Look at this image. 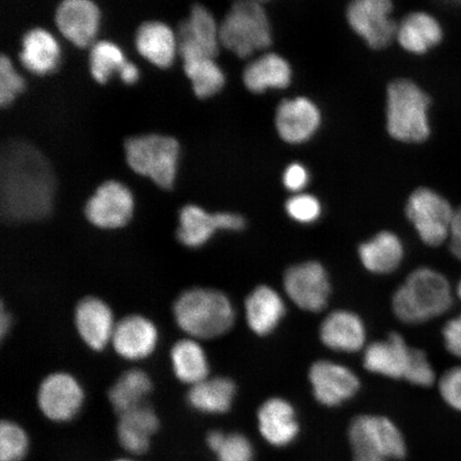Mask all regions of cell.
Wrapping results in <instances>:
<instances>
[{"label": "cell", "instance_id": "6da1fadb", "mask_svg": "<svg viewBox=\"0 0 461 461\" xmlns=\"http://www.w3.org/2000/svg\"><path fill=\"white\" fill-rule=\"evenodd\" d=\"M55 176L41 152L26 143L10 144L2 158V212L11 223L40 221L50 215Z\"/></svg>", "mask_w": 461, "mask_h": 461}, {"label": "cell", "instance_id": "7a4b0ae2", "mask_svg": "<svg viewBox=\"0 0 461 461\" xmlns=\"http://www.w3.org/2000/svg\"><path fill=\"white\" fill-rule=\"evenodd\" d=\"M454 294L445 275L429 267L409 274L392 298L397 319L417 325L437 319L451 310Z\"/></svg>", "mask_w": 461, "mask_h": 461}, {"label": "cell", "instance_id": "3957f363", "mask_svg": "<svg viewBox=\"0 0 461 461\" xmlns=\"http://www.w3.org/2000/svg\"><path fill=\"white\" fill-rule=\"evenodd\" d=\"M178 327L194 339L223 336L235 322V310L226 294L194 287L181 294L173 304Z\"/></svg>", "mask_w": 461, "mask_h": 461}, {"label": "cell", "instance_id": "277c9868", "mask_svg": "<svg viewBox=\"0 0 461 461\" xmlns=\"http://www.w3.org/2000/svg\"><path fill=\"white\" fill-rule=\"evenodd\" d=\"M430 97L411 79L400 78L388 86L385 119L393 140L403 143H422L431 132Z\"/></svg>", "mask_w": 461, "mask_h": 461}, {"label": "cell", "instance_id": "5b68a950", "mask_svg": "<svg viewBox=\"0 0 461 461\" xmlns=\"http://www.w3.org/2000/svg\"><path fill=\"white\" fill-rule=\"evenodd\" d=\"M219 27L221 45L239 58H249L273 43L272 25L258 0H235Z\"/></svg>", "mask_w": 461, "mask_h": 461}, {"label": "cell", "instance_id": "8992f818", "mask_svg": "<svg viewBox=\"0 0 461 461\" xmlns=\"http://www.w3.org/2000/svg\"><path fill=\"white\" fill-rule=\"evenodd\" d=\"M125 157L131 169L149 178L163 189H172L176 180L180 144L175 138L158 134L130 138Z\"/></svg>", "mask_w": 461, "mask_h": 461}, {"label": "cell", "instance_id": "52a82bcc", "mask_svg": "<svg viewBox=\"0 0 461 461\" xmlns=\"http://www.w3.org/2000/svg\"><path fill=\"white\" fill-rule=\"evenodd\" d=\"M455 210L436 190L420 187L409 195L405 212L425 245L439 247L449 240Z\"/></svg>", "mask_w": 461, "mask_h": 461}, {"label": "cell", "instance_id": "ba28073f", "mask_svg": "<svg viewBox=\"0 0 461 461\" xmlns=\"http://www.w3.org/2000/svg\"><path fill=\"white\" fill-rule=\"evenodd\" d=\"M392 0H351L346 19L357 36L375 50H384L395 41L397 23Z\"/></svg>", "mask_w": 461, "mask_h": 461}, {"label": "cell", "instance_id": "9c48e42d", "mask_svg": "<svg viewBox=\"0 0 461 461\" xmlns=\"http://www.w3.org/2000/svg\"><path fill=\"white\" fill-rule=\"evenodd\" d=\"M284 287L293 303L307 312H321L330 302V276L319 262L308 261L288 267L284 276Z\"/></svg>", "mask_w": 461, "mask_h": 461}, {"label": "cell", "instance_id": "30bf717a", "mask_svg": "<svg viewBox=\"0 0 461 461\" xmlns=\"http://www.w3.org/2000/svg\"><path fill=\"white\" fill-rule=\"evenodd\" d=\"M37 401L46 419L55 423H68L82 411L85 391L71 374L57 372L43 379Z\"/></svg>", "mask_w": 461, "mask_h": 461}, {"label": "cell", "instance_id": "8fae6325", "mask_svg": "<svg viewBox=\"0 0 461 461\" xmlns=\"http://www.w3.org/2000/svg\"><path fill=\"white\" fill-rule=\"evenodd\" d=\"M135 200L131 189L118 181H107L86 201L85 215L91 224L103 230L123 228L131 221Z\"/></svg>", "mask_w": 461, "mask_h": 461}, {"label": "cell", "instance_id": "7c38bea8", "mask_svg": "<svg viewBox=\"0 0 461 461\" xmlns=\"http://www.w3.org/2000/svg\"><path fill=\"white\" fill-rule=\"evenodd\" d=\"M178 53L183 62L214 58L221 48V27L204 5L195 4L177 32Z\"/></svg>", "mask_w": 461, "mask_h": 461}, {"label": "cell", "instance_id": "4fadbf2b", "mask_svg": "<svg viewBox=\"0 0 461 461\" xmlns=\"http://www.w3.org/2000/svg\"><path fill=\"white\" fill-rule=\"evenodd\" d=\"M349 440L354 451L378 454L390 459H402L407 453L402 432L387 418L362 416L351 422Z\"/></svg>", "mask_w": 461, "mask_h": 461}, {"label": "cell", "instance_id": "5bb4252c", "mask_svg": "<svg viewBox=\"0 0 461 461\" xmlns=\"http://www.w3.org/2000/svg\"><path fill=\"white\" fill-rule=\"evenodd\" d=\"M309 380L316 401L327 407L342 405L360 389V380L353 371L328 360L316 361L311 366Z\"/></svg>", "mask_w": 461, "mask_h": 461}, {"label": "cell", "instance_id": "9a60e30c", "mask_svg": "<svg viewBox=\"0 0 461 461\" xmlns=\"http://www.w3.org/2000/svg\"><path fill=\"white\" fill-rule=\"evenodd\" d=\"M321 113L313 101L298 96L279 104L275 115L276 132L288 144L307 142L319 131Z\"/></svg>", "mask_w": 461, "mask_h": 461}, {"label": "cell", "instance_id": "2e32d148", "mask_svg": "<svg viewBox=\"0 0 461 461\" xmlns=\"http://www.w3.org/2000/svg\"><path fill=\"white\" fill-rule=\"evenodd\" d=\"M58 31L77 48L94 43L101 23L99 7L92 0H62L55 16Z\"/></svg>", "mask_w": 461, "mask_h": 461}, {"label": "cell", "instance_id": "e0dca14e", "mask_svg": "<svg viewBox=\"0 0 461 461\" xmlns=\"http://www.w3.org/2000/svg\"><path fill=\"white\" fill-rule=\"evenodd\" d=\"M158 341L157 326L141 315L123 317L115 324L112 339L115 353L130 361L148 358L157 348Z\"/></svg>", "mask_w": 461, "mask_h": 461}, {"label": "cell", "instance_id": "ac0fdd59", "mask_svg": "<svg viewBox=\"0 0 461 461\" xmlns=\"http://www.w3.org/2000/svg\"><path fill=\"white\" fill-rule=\"evenodd\" d=\"M115 324L111 307L100 298L86 297L75 309V326L92 350L106 348L112 342Z\"/></svg>", "mask_w": 461, "mask_h": 461}, {"label": "cell", "instance_id": "d6986e66", "mask_svg": "<svg viewBox=\"0 0 461 461\" xmlns=\"http://www.w3.org/2000/svg\"><path fill=\"white\" fill-rule=\"evenodd\" d=\"M412 348L401 334L392 332L385 341L367 346L363 355V366L368 372L393 379H405L411 365Z\"/></svg>", "mask_w": 461, "mask_h": 461}, {"label": "cell", "instance_id": "ffe728a7", "mask_svg": "<svg viewBox=\"0 0 461 461\" xmlns=\"http://www.w3.org/2000/svg\"><path fill=\"white\" fill-rule=\"evenodd\" d=\"M322 344L339 353H358L365 348L366 330L360 316L348 310L333 311L322 321L320 328Z\"/></svg>", "mask_w": 461, "mask_h": 461}, {"label": "cell", "instance_id": "44dd1931", "mask_svg": "<svg viewBox=\"0 0 461 461\" xmlns=\"http://www.w3.org/2000/svg\"><path fill=\"white\" fill-rule=\"evenodd\" d=\"M258 423L264 439L276 447L290 446L298 436L295 409L278 397L265 402L258 409Z\"/></svg>", "mask_w": 461, "mask_h": 461}, {"label": "cell", "instance_id": "7402d4cb", "mask_svg": "<svg viewBox=\"0 0 461 461\" xmlns=\"http://www.w3.org/2000/svg\"><path fill=\"white\" fill-rule=\"evenodd\" d=\"M445 37L440 22L424 11L403 17L397 27L395 41L412 55H425L437 48Z\"/></svg>", "mask_w": 461, "mask_h": 461}, {"label": "cell", "instance_id": "603a6c76", "mask_svg": "<svg viewBox=\"0 0 461 461\" xmlns=\"http://www.w3.org/2000/svg\"><path fill=\"white\" fill-rule=\"evenodd\" d=\"M285 312V299L268 285L256 287L245 302L247 324L258 336L272 333L284 320Z\"/></svg>", "mask_w": 461, "mask_h": 461}, {"label": "cell", "instance_id": "cb8c5ba5", "mask_svg": "<svg viewBox=\"0 0 461 461\" xmlns=\"http://www.w3.org/2000/svg\"><path fill=\"white\" fill-rule=\"evenodd\" d=\"M136 49L144 59L159 68L173 65L178 51L177 36L161 22H146L138 28Z\"/></svg>", "mask_w": 461, "mask_h": 461}, {"label": "cell", "instance_id": "d4e9b609", "mask_svg": "<svg viewBox=\"0 0 461 461\" xmlns=\"http://www.w3.org/2000/svg\"><path fill=\"white\" fill-rule=\"evenodd\" d=\"M292 77L290 63L276 53H264L258 57L248 63L243 73L246 88L256 95L268 90L285 89L290 86Z\"/></svg>", "mask_w": 461, "mask_h": 461}, {"label": "cell", "instance_id": "484cf974", "mask_svg": "<svg viewBox=\"0 0 461 461\" xmlns=\"http://www.w3.org/2000/svg\"><path fill=\"white\" fill-rule=\"evenodd\" d=\"M159 429V419L152 408L146 405L120 414L117 435L120 446L126 452L141 455L151 446L152 437Z\"/></svg>", "mask_w": 461, "mask_h": 461}, {"label": "cell", "instance_id": "4316f807", "mask_svg": "<svg viewBox=\"0 0 461 461\" xmlns=\"http://www.w3.org/2000/svg\"><path fill=\"white\" fill-rule=\"evenodd\" d=\"M61 49L57 39L42 28L25 33L22 41L20 60L27 71L44 77L59 66Z\"/></svg>", "mask_w": 461, "mask_h": 461}, {"label": "cell", "instance_id": "83f0119b", "mask_svg": "<svg viewBox=\"0 0 461 461\" xmlns=\"http://www.w3.org/2000/svg\"><path fill=\"white\" fill-rule=\"evenodd\" d=\"M358 253L363 267L377 275L395 272L405 255L401 239L389 230H383L361 244Z\"/></svg>", "mask_w": 461, "mask_h": 461}, {"label": "cell", "instance_id": "f1b7e54d", "mask_svg": "<svg viewBox=\"0 0 461 461\" xmlns=\"http://www.w3.org/2000/svg\"><path fill=\"white\" fill-rule=\"evenodd\" d=\"M236 385L227 377L206 378L192 385L187 401L194 411L205 414H222L232 407Z\"/></svg>", "mask_w": 461, "mask_h": 461}, {"label": "cell", "instance_id": "f546056e", "mask_svg": "<svg viewBox=\"0 0 461 461\" xmlns=\"http://www.w3.org/2000/svg\"><path fill=\"white\" fill-rule=\"evenodd\" d=\"M170 357L173 373L183 384L192 387L209 378V360L197 339H180L173 345Z\"/></svg>", "mask_w": 461, "mask_h": 461}, {"label": "cell", "instance_id": "4dcf8cb0", "mask_svg": "<svg viewBox=\"0 0 461 461\" xmlns=\"http://www.w3.org/2000/svg\"><path fill=\"white\" fill-rule=\"evenodd\" d=\"M218 230H221L218 212H209L202 207L188 204L178 215L177 240L188 248L204 246Z\"/></svg>", "mask_w": 461, "mask_h": 461}, {"label": "cell", "instance_id": "1f68e13d", "mask_svg": "<svg viewBox=\"0 0 461 461\" xmlns=\"http://www.w3.org/2000/svg\"><path fill=\"white\" fill-rule=\"evenodd\" d=\"M153 384L149 375L138 368L124 372L108 392V399L115 412L122 414L144 405Z\"/></svg>", "mask_w": 461, "mask_h": 461}, {"label": "cell", "instance_id": "d6a6232c", "mask_svg": "<svg viewBox=\"0 0 461 461\" xmlns=\"http://www.w3.org/2000/svg\"><path fill=\"white\" fill-rule=\"evenodd\" d=\"M184 71L192 82L195 96L201 100L216 95L226 84V77L214 58H199L185 61Z\"/></svg>", "mask_w": 461, "mask_h": 461}, {"label": "cell", "instance_id": "836d02e7", "mask_svg": "<svg viewBox=\"0 0 461 461\" xmlns=\"http://www.w3.org/2000/svg\"><path fill=\"white\" fill-rule=\"evenodd\" d=\"M126 62L123 50L117 44L100 41L92 45L90 72L97 83L106 84L113 74L120 73Z\"/></svg>", "mask_w": 461, "mask_h": 461}, {"label": "cell", "instance_id": "e575fe53", "mask_svg": "<svg viewBox=\"0 0 461 461\" xmlns=\"http://www.w3.org/2000/svg\"><path fill=\"white\" fill-rule=\"evenodd\" d=\"M29 446L28 434L21 425L14 420H3L0 425V461L24 460Z\"/></svg>", "mask_w": 461, "mask_h": 461}, {"label": "cell", "instance_id": "d590c367", "mask_svg": "<svg viewBox=\"0 0 461 461\" xmlns=\"http://www.w3.org/2000/svg\"><path fill=\"white\" fill-rule=\"evenodd\" d=\"M25 86V79L15 70L13 61L3 55L0 59V105H11Z\"/></svg>", "mask_w": 461, "mask_h": 461}, {"label": "cell", "instance_id": "8d00e7d4", "mask_svg": "<svg viewBox=\"0 0 461 461\" xmlns=\"http://www.w3.org/2000/svg\"><path fill=\"white\" fill-rule=\"evenodd\" d=\"M285 211L294 221L310 224L319 221L321 215V204L312 194H295L286 201Z\"/></svg>", "mask_w": 461, "mask_h": 461}, {"label": "cell", "instance_id": "74e56055", "mask_svg": "<svg viewBox=\"0 0 461 461\" xmlns=\"http://www.w3.org/2000/svg\"><path fill=\"white\" fill-rule=\"evenodd\" d=\"M218 461H253L255 451L244 435L226 434L214 452Z\"/></svg>", "mask_w": 461, "mask_h": 461}, {"label": "cell", "instance_id": "f35d334b", "mask_svg": "<svg viewBox=\"0 0 461 461\" xmlns=\"http://www.w3.org/2000/svg\"><path fill=\"white\" fill-rule=\"evenodd\" d=\"M405 379L419 387L429 388L434 384L436 374L424 350L412 348L411 361Z\"/></svg>", "mask_w": 461, "mask_h": 461}, {"label": "cell", "instance_id": "ab89813d", "mask_svg": "<svg viewBox=\"0 0 461 461\" xmlns=\"http://www.w3.org/2000/svg\"><path fill=\"white\" fill-rule=\"evenodd\" d=\"M439 392L449 407L461 412V366L449 368L442 375Z\"/></svg>", "mask_w": 461, "mask_h": 461}, {"label": "cell", "instance_id": "60d3db41", "mask_svg": "<svg viewBox=\"0 0 461 461\" xmlns=\"http://www.w3.org/2000/svg\"><path fill=\"white\" fill-rule=\"evenodd\" d=\"M442 337L448 353L461 359V313L447 321Z\"/></svg>", "mask_w": 461, "mask_h": 461}, {"label": "cell", "instance_id": "b9f144b4", "mask_svg": "<svg viewBox=\"0 0 461 461\" xmlns=\"http://www.w3.org/2000/svg\"><path fill=\"white\" fill-rule=\"evenodd\" d=\"M310 176L307 168L302 164L294 163L284 173V184L292 193L301 194L307 187Z\"/></svg>", "mask_w": 461, "mask_h": 461}, {"label": "cell", "instance_id": "7bdbcfd3", "mask_svg": "<svg viewBox=\"0 0 461 461\" xmlns=\"http://www.w3.org/2000/svg\"><path fill=\"white\" fill-rule=\"evenodd\" d=\"M219 221H221V230L229 232H240L246 227V221L243 216L230 212H219Z\"/></svg>", "mask_w": 461, "mask_h": 461}, {"label": "cell", "instance_id": "ee69618b", "mask_svg": "<svg viewBox=\"0 0 461 461\" xmlns=\"http://www.w3.org/2000/svg\"><path fill=\"white\" fill-rule=\"evenodd\" d=\"M120 77L123 80L126 85L135 84L140 78V68H138L134 63L126 62L124 67L121 68Z\"/></svg>", "mask_w": 461, "mask_h": 461}, {"label": "cell", "instance_id": "f6af8a7d", "mask_svg": "<svg viewBox=\"0 0 461 461\" xmlns=\"http://www.w3.org/2000/svg\"><path fill=\"white\" fill-rule=\"evenodd\" d=\"M11 325H13V316L9 311L5 310V304H2V312H0V336L5 339L10 331Z\"/></svg>", "mask_w": 461, "mask_h": 461}, {"label": "cell", "instance_id": "bcb514c9", "mask_svg": "<svg viewBox=\"0 0 461 461\" xmlns=\"http://www.w3.org/2000/svg\"><path fill=\"white\" fill-rule=\"evenodd\" d=\"M354 461H388V459L380 456L378 454L363 451V449H356L354 451Z\"/></svg>", "mask_w": 461, "mask_h": 461}, {"label": "cell", "instance_id": "7dc6e473", "mask_svg": "<svg viewBox=\"0 0 461 461\" xmlns=\"http://www.w3.org/2000/svg\"><path fill=\"white\" fill-rule=\"evenodd\" d=\"M448 248L453 257L461 262V235L451 236L448 240Z\"/></svg>", "mask_w": 461, "mask_h": 461}, {"label": "cell", "instance_id": "c3c4849f", "mask_svg": "<svg viewBox=\"0 0 461 461\" xmlns=\"http://www.w3.org/2000/svg\"><path fill=\"white\" fill-rule=\"evenodd\" d=\"M461 235V204L455 210L451 236ZM449 236V238H451Z\"/></svg>", "mask_w": 461, "mask_h": 461}, {"label": "cell", "instance_id": "681fc988", "mask_svg": "<svg viewBox=\"0 0 461 461\" xmlns=\"http://www.w3.org/2000/svg\"><path fill=\"white\" fill-rule=\"evenodd\" d=\"M456 296L458 297L459 301L461 302V279L458 282V285L456 286Z\"/></svg>", "mask_w": 461, "mask_h": 461}, {"label": "cell", "instance_id": "f907efd6", "mask_svg": "<svg viewBox=\"0 0 461 461\" xmlns=\"http://www.w3.org/2000/svg\"><path fill=\"white\" fill-rule=\"evenodd\" d=\"M113 461H135V460H132V459H130V458H119V459L113 460Z\"/></svg>", "mask_w": 461, "mask_h": 461}, {"label": "cell", "instance_id": "816d5d0a", "mask_svg": "<svg viewBox=\"0 0 461 461\" xmlns=\"http://www.w3.org/2000/svg\"><path fill=\"white\" fill-rule=\"evenodd\" d=\"M258 2L265 3V2H268V0H258Z\"/></svg>", "mask_w": 461, "mask_h": 461}]
</instances>
